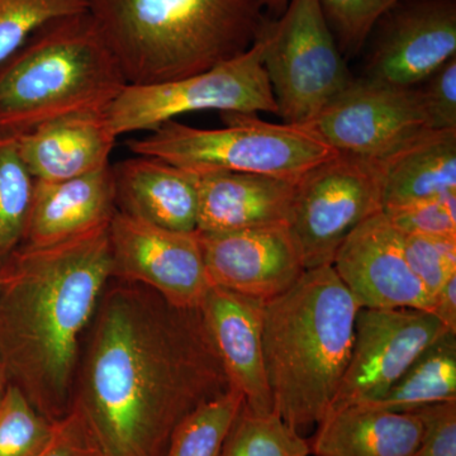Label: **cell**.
<instances>
[{"instance_id": "obj_26", "label": "cell", "mask_w": 456, "mask_h": 456, "mask_svg": "<svg viewBox=\"0 0 456 456\" xmlns=\"http://www.w3.org/2000/svg\"><path fill=\"white\" fill-rule=\"evenodd\" d=\"M221 456H311V446L275 412L242 407Z\"/></svg>"}, {"instance_id": "obj_20", "label": "cell", "mask_w": 456, "mask_h": 456, "mask_svg": "<svg viewBox=\"0 0 456 456\" xmlns=\"http://www.w3.org/2000/svg\"><path fill=\"white\" fill-rule=\"evenodd\" d=\"M297 183L246 173L198 176V232L287 224Z\"/></svg>"}, {"instance_id": "obj_4", "label": "cell", "mask_w": 456, "mask_h": 456, "mask_svg": "<svg viewBox=\"0 0 456 456\" xmlns=\"http://www.w3.org/2000/svg\"><path fill=\"white\" fill-rule=\"evenodd\" d=\"M89 14L127 86L173 82L250 49L259 0H90Z\"/></svg>"}, {"instance_id": "obj_31", "label": "cell", "mask_w": 456, "mask_h": 456, "mask_svg": "<svg viewBox=\"0 0 456 456\" xmlns=\"http://www.w3.org/2000/svg\"><path fill=\"white\" fill-rule=\"evenodd\" d=\"M382 212L404 235L456 237V194L384 207Z\"/></svg>"}, {"instance_id": "obj_9", "label": "cell", "mask_w": 456, "mask_h": 456, "mask_svg": "<svg viewBox=\"0 0 456 456\" xmlns=\"http://www.w3.org/2000/svg\"><path fill=\"white\" fill-rule=\"evenodd\" d=\"M383 209V163L338 154L297 182L289 227L305 270L332 265L359 224Z\"/></svg>"}, {"instance_id": "obj_16", "label": "cell", "mask_w": 456, "mask_h": 456, "mask_svg": "<svg viewBox=\"0 0 456 456\" xmlns=\"http://www.w3.org/2000/svg\"><path fill=\"white\" fill-rule=\"evenodd\" d=\"M265 301L211 285L200 305L231 388L255 413L274 412L264 358Z\"/></svg>"}, {"instance_id": "obj_14", "label": "cell", "mask_w": 456, "mask_h": 456, "mask_svg": "<svg viewBox=\"0 0 456 456\" xmlns=\"http://www.w3.org/2000/svg\"><path fill=\"white\" fill-rule=\"evenodd\" d=\"M332 268L360 308L432 310L430 294L408 265L403 233L383 212L371 216L345 239Z\"/></svg>"}, {"instance_id": "obj_6", "label": "cell", "mask_w": 456, "mask_h": 456, "mask_svg": "<svg viewBox=\"0 0 456 456\" xmlns=\"http://www.w3.org/2000/svg\"><path fill=\"white\" fill-rule=\"evenodd\" d=\"M224 128L169 121L128 142L134 155L160 159L196 175L246 173L297 183L338 155L303 126L261 121L255 114L224 113Z\"/></svg>"}, {"instance_id": "obj_30", "label": "cell", "mask_w": 456, "mask_h": 456, "mask_svg": "<svg viewBox=\"0 0 456 456\" xmlns=\"http://www.w3.org/2000/svg\"><path fill=\"white\" fill-rule=\"evenodd\" d=\"M403 248L408 265L434 299L456 274V237L403 233Z\"/></svg>"}, {"instance_id": "obj_13", "label": "cell", "mask_w": 456, "mask_h": 456, "mask_svg": "<svg viewBox=\"0 0 456 456\" xmlns=\"http://www.w3.org/2000/svg\"><path fill=\"white\" fill-rule=\"evenodd\" d=\"M374 29L367 79L415 88L456 57V0H403Z\"/></svg>"}, {"instance_id": "obj_36", "label": "cell", "mask_w": 456, "mask_h": 456, "mask_svg": "<svg viewBox=\"0 0 456 456\" xmlns=\"http://www.w3.org/2000/svg\"><path fill=\"white\" fill-rule=\"evenodd\" d=\"M5 387H7V383H5L2 371H0V398H2L3 393L5 391Z\"/></svg>"}, {"instance_id": "obj_2", "label": "cell", "mask_w": 456, "mask_h": 456, "mask_svg": "<svg viewBox=\"0 0 456 456\" xmlns=\"http://www.w3.org/2000/svg\"><path fill=\"white\" fill-rule=\"evenodd\" d=\"M112 279L110 226L20 245L0 264V371L53 424L71 410L83 336Z\"/></svg>"}, {"instance_id": "obj_33", "label": "cell", "mask_w": 456, "mask_h": 456, "mask_svg": "<svg viewBox=\"0 0 456 456\" xmlns=\"http://www.w3.org/2000/svg\"><path fill=\"white\" fill-rule=\"evenodd\" d=\"M412 413L422 425L413 456H456V401L428 404Z\"/></svg>"}, {"instance_id": "obj_35", "label": "cell", "mask_w": 456, "mask_h": 456, "mask_svg": "<svg viewBox=\"0 0 456 456\" xmlns=\"http://www.w3.org/2000/svg\"><path fill=\"white\" fill-rule=\"evenodd\" d=\"M431 314L439 318L446 329L456 332V274L435 294Z\"/></svg>"}, {"instance_id": "obj_24", "label": "cell", "mask_w": 456, "mask_h": 456, "mask_svg": "<svg viewBox=\"0 0 456 456\" xmlns=\"http://www.w3.org/2000/svg\"><path fill=\"white\" fill-rule=\"evenodd\" d=\"M244 404L235 388L200 404L171 435L164 456H221Z\"/></svg>"}, {"instance_id": "obj_25", "label": "cell", "mask_w": 456, "mask_h": 456, "mask_svg": "<svg viewBox=\"0 0 456 456\" xmlns=\"http://www.w3.org/2000/svg\"><path fill=\"white\" fill-rule=\"evenodd\" d=\"M35 183L16 136L0 134V264L22 245Z\"/></svg>"}, {"instance_id": "obj_5", "label": "cell", "mask_w": 456, "mask_h": 456, "mask_svg": "<svg viewBox=\"0 0 456 456\" xmlns=\"http://www.w3.org/2000/svg\"><path fill=\"white\" fill-rule=\"evenodd\" d=\"M126 86L89 12L51 20L0 64V134L107 112Z\"/></svg>"}, {"instance_id": "obj_29", "label": "cell", "mask_w": 456, "mask_h": 456, "mask_svg": "<svg viewBox=\"0 0 456 456\" xmlns=\"http://www.w3.org/2000/svg\"><path fill=\"white\" fill-rule=\"evenodd\" d=\"M53 424L20 389L5 387L0 398V456H35L46 445Z\"/></svg>"}, {"instance_id": "obj_8", "label": "cell", "mask_w": 456, "mask_h": 456, "mask_svg": "<svg viewBox=\"0 0 456 456\" xmlns=\"http://www.w3.org/2000/svg\"><path fill=\"white\" fill-rule=\"evenodd\" d=\"M203 110L278 113L259 38L241 55L203 73L152 86H126L108 108L107 118L114 134L121 137L154 131L183 114Z\"/></svg>"}, {"instance_id": "obj_19", "label": "cell", "mask_w": 456, "mask_h": 456, "mask_svg": "<svg viewBox=\"0 0 456 456\" xmlns=\"http://www.w3.org/2000/svg\"><path fill=\"white\" fill-rule=\"evenodd\" d=\"M117 211L155 226L196 232L198 175L150 156L112 165Z\"/></svg>"}, {"instance_id": "obj_11", "label": "cell", "mask_w": 456, "mask_h": 456, "mask_svg": "<svg viewBox=\"0 0 456 456\" xmlns=\"http://www.w3.org/2000/svg\"><path fill=\"white\" fill-rule=\"evenodd\" d=\"M110 246L113 279L146 285L176 307H200L212 285L197 231L167 230L117 211Z\"/></svg>"}, {"instance_id": "obj_23", "label": "cell", "mask_w": 456, "mask_h": 456, "mask_svg": "<svg viewBox=\"0 0 456 456\" xmlns=\"http://www.w3.org/2000/svg\"><path fill=\"white\" fill-rule=\"evenodd\" d=\"M456 401V332L446 330L407 368L374 406L412 412L440 402Z\"/></svg>"}, {"instance_id": "obj_12", "label": "cell", "mask_w": 456, "mask_h": 456, "mask_svg": "<svg viewBox=\"0 0 456 456\" xmlns=\"http://www.w3.org/2000/svg\"><path fill=\"white\" fill-rule=\"evenodd\" d=\"M446 330L428 311L360 308L349 364L331 410L382 398L413 360Z\"/></svg>"}, {"instance_id": "obj_10", "label": "cell", "mask_w": 456, "mask_h": 456, "mask_svg": "<svg viewBox=\"0 0 456 456\" xmlns=\"http://www.w3.org/2000/svg\"><path fill=\"white\" fill-rule=\"evenodd\" d=\"M341 155L384 163L428 128L419 88L353 80L303 126Z\"/></svg>"}, {"instance_id": "obj_17", "label": "cell", "mask_w": 456, "mask_h": 456, "mask_svg": "<svg viewBox=\"0 0 456 456\" xmlns=\"http://www.w3.org/2000/svg\"><path fill=\"white\" fill-rule=\"evenodd\" d=\"M35 182L22 245L61 244L110 226L117 212L112 165L79 178Z\"/></svg>"}, {"instance_id": "obj_3", "label": "cell", "mask_w": 456, "mask_h": 456, "mask_svg": "<svg viewBox=\"0 0 456 456\" xmlns=\"http://www.w3.org/2000/svg\"><path fill=\"white\" fill-rule=\"evenodd\" d=\"M359 310L332 265L305 270L292 288L264 305L273 406L299 434L320 424L334 404Z\"/></svg>"}, {"instance_id": "obj_28", "label": "cell", "mask_w": 456, "mask_h": 456, "mask_svg": "<svg viewBox=\"0 0 456 456\" xmlns=\"http://www.w3.org/2000/svg\"><path fill=\"white\" fill-rule=\"evenodd\" d=\"M261 7L279 14L289 0H259ZM403 0H320L336 41L345 50L358 51L370 37L378 20Z\"/></svg>"}, {"instance_id": "obj_32", "label": "cell", "mask_w": 456, "mask_h": 456, "mask_svg": "<svg viewBox=\"0 0 456 456\" xmlns=\"http://www.w3.org/2000/svg\"><path fill=\"white\" fill-rule=\"evenodd\" d=\"M430 130H456V57L419 88Z\"/></svg>"}, {"instance_id": "obj_21", "label": "cell", "mask_w": 456, "mask_h": 456, "mask_svg": "<svg viewBox=\"0 0 456 456\" xmlns=\"http://www.w3.org/2000/svg\"><path fill=\"white\" fill-rule=\"evenodd\" d=\"M316 428L314 456H413L422 434L415 413L370 403L332 408Z\"/></svg>"}, {"instance_id": "obj_22", "label": "cell", "mask_w": 456, "mask_h": 456, "mask_svg": "<svg viewBox=\"0 0 456 456\" xmlns=\"http://www.w3.org/2000/svg\"><path fill=\"white\" fill-rule=\"evenodd\" d=\"M456 194V130H426L383 163V208Z\"/></svg>"}, {"instance_id": "obj_27", "label": "cell", "mask_w": 456, "mask_h": 456, "mask_svg": "<svg viewBox=\"0 0 456 456\" xmlns=\"http://www.w3.org/2000/svg\"><path fill=\"white\" fill-rule=\"evenodd\" d=\"M90 0H0V64L29 37L59 18L86 13Z\"/></svg>"}, {"instance_id": "obj_15", "label": "cell", "mask_w": 456, "mask_h": 456, "mask_svg": "<svg viewBox=\"0 0 456 456\" xmlns=\"http://www.w3.org/2000/svg\"><path fill=\"white\" fill-rule=\"evenodd\" d=\"M198 237L209 281L231 292L269 301L292 288L305 270L287 224Z\"/></svg>"}, {"instance_id": "obj_1", "label": "cell", "mask_w": 456, "mask_h": 456, "mask_svg": "<svg viewBox=\"0 0 456 456\" xmlns=\"http://www.w3.org/2000/svg\"><path fill=\"white\" fill-rule=\"evenodd\" d=\"M114 281L90 323L71 407L102 456H164L180 422L230 382L200 308Z\"/></svg>"}, {"instance_id": "obj_34", "label": "cell", "mask_w": 456, "mask_h": 456, "mask_svg": "<svg viewBox=\"0 0 456 456\" xmlns=\"http://www.w3.org/2000/svg\"><path fill=\"white\" fill-rule=\"evenodd\" d=\"M35 456H102L80 413L71 407L68 415L53 422L46 445Z\"/></svg>"}, {"instance_id": "obj_7", "label": "cell", "mask_w": 456, "mask_h": 456, "mask_svg": "<svg viewBox=\"0 0 456 456\" xmlns=\"http://www.w3.org/2000/svg\"><path fill=\"white\" fill-rule=\"evenodd\" d=\"M257 38L278 113L305 126L353 83L320 0H289L277 20H264Z\"/></svg>"}, {"instance_id": "obj_18", "label": "cell", "mask_w": 456, "mask_h": 456, "mask_svg": "<svg viewBox=\"0 0 456 456\" xmlns=\"http://www.w3.org/2000/svg\"><path fill=\"white\" fill-rule=\"evenodd\" d=\"M117 139L107 112L62 117L16 136L18 152L37 182L79 178L106 169Z\"/></svg>"}]
</instances>
